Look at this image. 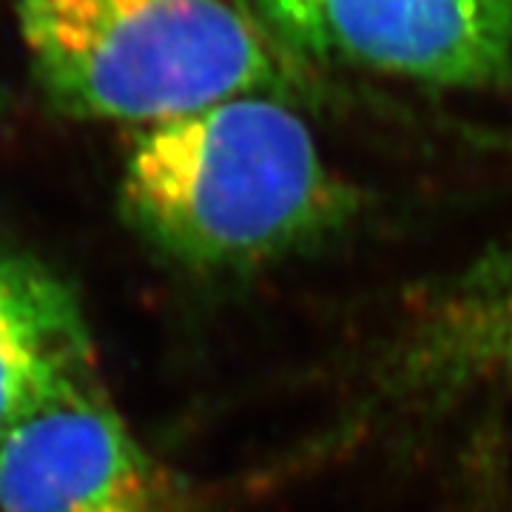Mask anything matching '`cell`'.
<instances>
[{
    "instance_id": "6da1fadb",
    "label": "cell",
    "mask_w": 512,
    "mask_h": 512,
    "mask_svg": "<svg viewBox=\"0 0 512 512\" xmlns=\"http://www.w3.org/2000/svg\"><path fill=\"white\" fill-rule=\"evenodd\" d=\"M120 197L151 245L200 271L268 265L356 214L302 114L268 94L137 128Z\"/></svg>"
},
{
    "instance_id": "7a4b0ae2",
    "label": "cell",
    "mask_w": 512,
    "mask_h": 512,
    "mask_svg": "<svg viewBox=\"0 0 512 512\" xmlns=\"http://www.w3.org/2000/svg\"><path fill=\"white\" fill-rule=\"evenodd\" d=\"M18 23L43 92L86 120L143 128L311 86L251 0H18Z\"/></svg>"
},
{
    "instance_id": "3957f363",
    "label": "cell",
    "mask_w": 512,
    "mask_h": 512,
    "mask_svg": "<svg viewBox=\"0 0 512 512\" xmlns=\"http://www.w3.org/2000/svg\"><path fill=\"white\" fill-rule=\"evenodd\" d=\"M302 63L433 89H510L512 0H251Z\"/></svg>"
},
{
    "instance_id": "277c9868",
    "label": "cell",
    "mask_w": 512,
    "mask_h": 512,
    "mask_svg": "<svg viewBox=\"0 0 512 512\" xmlns=\"http://www.w3.org/2000/svg\"><path fill=\"white\" fill-rule=\"evenodd\" d=\"M0 512H197L92 376L66 384L0 444Z\"/></svg>"
},
{
    "instance_id": "5b68a950",
    "label": "cell",
    "mask_w": 512,
    "mask_h": 512,
    "mask_svg": "<svg viewBox=\"0 0 512 512\" xmlns=\"http://www.w3.org/2000/svg\"><path fill=\"white\" fill-rule=\"evenodd\" d=\"M92 365V333L69 282L35 256L0 251V444Z\"/></svg>"
},
{
    "instance_id": "8992f818",
    "label": "cell",
    "mask_w": 512,
    "mask_h": 512,
    "mask_svg": "<svg viewBox=\"0 0 512 512\" xmlns=\"http://www.w3.org/2000/svg\"><path fill=\"white\" fill-rule=\"evenodd\" d=\"M467 325L473 348H484L512 376V291L507 293H467Z\"/></svg>"
},
{
    "instance_id": "52a82bcc",
    "label": "cell",
    "mask_w": 512,
    "mask_h": 512,
    "mask_svg": "<svg viewBox=\"0 0 512 512\" xmlns=\"http://www.w3.org/2000/svg\"><path fill=\"white\" fill-rule=\"evenodd\" d=\"M473 293H507L512 291V245L501 254L490 256L473 279H470Z\"/></svg>"
}]
</instances>
